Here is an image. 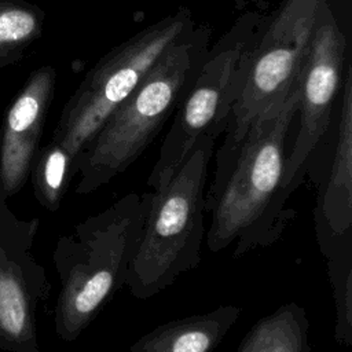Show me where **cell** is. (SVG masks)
Segmentation results:
<instances>
[{
    "mask_svg": "<svg viewBox=\"0 0 352 352\" xmlns=\"http://www.w3.org/2000/svg\"><path fill=\"white\" fill-rule=\"evenodd\" d=\"M265 16L257 11L241 14L208 54L177 104L147 186L158 190L175 175L201 136L224 133L241 92L250 52Z\"/></svg>",
    "mask_w": 352,
    "mask_h": 352,
    "instance_id": "obj_5",
    "label": "cell"
},
{
    "mask_svg": "<svg viewBox=\"0 0 352 352\" xmlns=\"http://www.w3.org/2000/svg\"><path fill=\"white\" fill-rule=\"evenodd\" d=\"M55 81L52 66L36 69L7 110L0 143V176L7 194L16 192L25 183L54 98Z\"/></svg>",
    "mask_w": 352,
    "mask_h": 352,
    "instance_id": "obj_9",
    "label": "cell"
},
{
    "mask_svg": "<svg viewBox=\"0 0 352 352\" xmlns=\"http://www.w3.org/2000/svg\"><path fill=\"white\" fill-rule=\"evenodd\" d=\"M316 238L341 235L352 230V69L342 82L341 113L334 151L323 177L314 210Z\"/></svg>",
    "mask_w": 352,
    "mask_h": 352,
    "instance_id": "obj_10",
    "label": "cell"
},
{
    "mask_svg": "<svg viewBox=\"0 0 352 352\" xmlns=\"http://www.w3.org/2000/svg\"><path fill=\"white\" fill-rule=\"evenodd\" d=\"M235 352H311L304 307L297 302L279 305L252 326Z\"/></svg>",
    "mask_w": 352,
    "mask_h": 352,
    "instance_id": "obj_12",
    "label": "cell"
},
{
    "mask_svg": "<svg viewBox=\"0 0 352 352\" xmlns=\"http://www.w3.org/2000/svg\"><path fill=\"white\" fill-rule=\"evenodd\" d=\"M326 3L329 0H282L276 11L265 16L216 160L228 155L254 120L278 107L300 82L314 30Z\"/></svg>",
    "mask_w": 352,
    "mask_h": 352,
    "instance_id": "obj_7",
    "label": "cell"
},
{
    "mask_svg": "<svg viewBox=\"0 0 352 352\" xmlns=\"http://www.w3.org/2000/svg\"><path fill=\"white\" fill-rule=\"evenodd\" d=\"M44 12L26 0H0V67L18 60L43 32Z\"/></svg>",
    "mask_w": 352,
    "mask_h": 352,
    "instance_id": "obj_14",
    "label": "cell"
},
{
    "mask_svg": "<svg viewBox=\"0 0 352 352\" xmlns=\"http://www.w3.org/2000/svg\"><path fill=\"white\" fill-rule=\"evenodd\" d=\"M241 307L220 305L162 323L138 338L125 352H213L241 316Z\"/></svg>",
    "mask_w": 352,
    "mask_h": 352,
    "instance_id": "obj_11",
    "label": "cell"
},
{
    "mask_svg": "<svg viewBox=\"0 0 352 352\" xmlns=\"http://www.w3.org/2000/svg\"><path fill=\"white\" fill-rule=\"evenodd\" d=\"M194 25L191 11L180 7L109 51L85 74L65 104L54 142L76 160L157 59Z\"/></svg>",
    "mask_w": 352,
    "mask_h": 352,
    "instance_id": "obj_6",
    "label": "cell"
},
{
    "mask_svg": "<svg viewBox=\"0 0 352 352\" xmlns=\"http://www.w3.org/2000/svg\"><path fill=\"white\" fill-rule=\"evenodd\" d=\"M0 330L11 340L36 351L30 294L15 271L0 270Z\"/></svg>",
    "mask_w": 352,
    "mask_h": 352,
    "instance_id": "obj_15",
    "label": "cell"
},
{
    "mask_svg": "<svg viewBox=\"0 0 352 352\" xmlns=\"http://www.w3.org/2000/svg\"><path fill=\"white\" fill-rule=\"evenodd\" d=\"M300 82L278 106L254 120L239 144L216 160L205 212L210 252L235 242L234 258L275 243L296 210L286 206L293 194L285 186L286 140L298 107Z\"/></svg>",
    "mask_w": 352,
    "mask_h": 352,
    "instance_id": "obj_1",
    "label": "cell"
},
{
    "mask_svg": "<svg viewBox=\"0 0 352 352\" xmlns=\"http://www.w3.org/2000/svg\"><path fill=\"white\" fill-rule=\"evenodd\" d=\"M210 29L194 25L150 67L80 151L73 172L78 194H89L125 172L148 147L195 78L210 43Z\"/></svg>",
    "mask_w": 352,
    "mask_h": 352,
    "instance_id": "obj_2",
    "label": "cell"
},
{
    "mask_svg": "<svg viewBox=\"0 0 352 352\" xmlns=\"http://www.w3.org/2000/svg\"><path fill=\"white\" fill-rule=\"evenodd\" d=\"M148 199L150 191L128 192L59 241L55 263L62 289L55 330L62 340L74 341L125 285Z\"/></svg>",
    "mask_w": 352,
    "mask_h": 352,
    "instance_id": "obj_3",
    "label": "cell"
},
{
    "mask_svg": "<svg viewBox=\"0 0 352 352\" xmlns=\"http://www.w3.org/2000/svg\"><path fill=\"white\" fill-rule=\"evenodd\" d=\"M74 160L52 140L38 157L36 166V191L41 204L50 210L58 209L73 172Z\"/></svg>",
    "mask_w": 352,
    "mask_h": 352,
    "instance_id": "obj_16",
    "label": "cell"
},
{
    "mask_svg": "<svg viewBox=\"0 0 352 352\" xmlns=\"http://www.w3.org/2000/svg\"><path fill=\"white\" fill-rule=\"evenodd\" d=\"M345 51V34L329 1L320 11L300 77V126L285 166V186L292 192L304 182L308 160L327 131L342 80Z\"/></svg>",
    "mask_w": 352,
    "mask_h": 352,
    "instance_id": "obj_8",
    "label": "cell"
},
{
    "mask_svg": "<svg viewBox=\"0 0 352 352\" xmlns=\"http://www.w3.org/2000/svg\"><path fill=\"white\" fill-rule=\"evenodd\" d=\"M316 239L327 260L336 308L334 338L340 345L352 346V230Z\"/></svg>",
    "mask_w": 352,
    "mask_h": 352,
    "instance_id": "obj_13",
    "label": "cell"
},
{
    "mask_svg": "<svg viewBox=\"0 0 352 352\" xmlns=\"http://www.w3.org/2000/svg\"><path fill=\"white\" fill-rule=\"evenodd\" d=\"M214 142L201 136L170 180L150 191L125 282L135 298L146 300L161 293L199 264L205 238V184Z\"/></svg>",
    "mask_w": 352,
    "mask_h": 352,
    "instance_id": "obj_4",
    "label": "cell"
}]
</instances>
